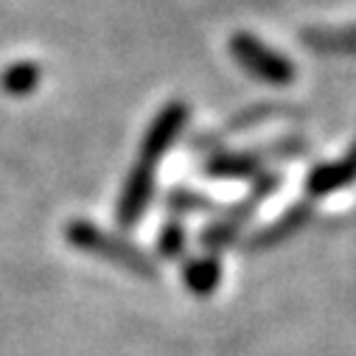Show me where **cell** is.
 I'll use <instances>...</instances> for the list:
<instances>
[{
    "instance_id": "cell-12",
    "label": "cell",
    "mask_w": 356,
    "mask_h": 356,
    "mask_svg": "<svg viewBox=\"0 0 356 356\" xmlns=\"http://www.w3.org/2000/svg\"><path fill=\"white\" fill-rule=\"evenodd\" d=\"M40 76H42L40 65L15 62L3 70V76H0V87H3V93H9V96H29L40 87Z\"/></svg>"
},
{
    "instance_id": "cell-7",
    "label": "cell",
    "mask_w": 356,
    "mask_h": 356,
    "mask_svg": "<svg viewBox=\"0 0 356 356\" xmlns=\"http://www.w3.org/2000/svg\"><path fill=\"white\" fill-rule=\"evenodd\" d=\"M264 171L261 157L250 152H230V149H216L202 165V174L211 180H252Z\"/></svg>"
},
{
    "instance_id": "cell-10",
    "label": "cell",
    "mask_w": 356,
    "mask_h": 356,
    "mask_svg": "<svg viewBox=\"0 0 356 356\" xmlns=\"http://www.w3.org/2000/svg\"><path fill=\"white\" fill-rule=\"evenodd\" d=\"M300 42L317 54H356V23L342 29H309Z\"/></svg>"
},
{
    "instance_id": "cell-15",
    "label": "cell",
    "mask_w": 356,
    "mask_h": 356,
    "mask_svg": "<svg viewBox=\"0 0 356 356\" xmlns=\"http://www.w3.org/2000/svg\"><path fill=\"white\" fill-rule=\"evenodd\" d=\"M186 241H188V236H186V227H183V222H177V219H171V222H165L163 225V230H160V236H157V252L163 255V258H180L183 252H186Z\"/></svg>"
},
{
    "instance_id": "cell-13",
    "label": "cell",
    "mask_w": 356,
    "mask_h": 356,
    "mask_svg": "<svg viewBox=\"0 0 356 356\" xmlns=\"http://www.w3.org/2000/svg\"><path fill=\"white\" fill-rule=\"evenodd\" d=\"M219 205L205 197L202 191H191V188H171L165 194V211L174 216H188V213H213Z\"/></svg>"
},
{
    "instance_id": "cell-9",
    "label": "cell",
    "mask_w": 356,
    "mask_h": 356,
    "mask_svg": "<svg viewBox=\"0 0 356 356\" xmlns=\"http://www.w3.org/2000/svg\"><path fill=\"white\" fill-rule=\"evenodd\" d=\"M183 284L191 295H200V298H208L219 289L222 284V261L219 255L208 252V255H200V258H188L186 266H183Z\"/></svg>"
},
{
    "instance_id": "cell-6",
    "label": "cell",
    "mask_w": 356,
    "mask_h": 356,
    "mask_svg": "<svg viewBox=\"0 0 356 356\" xmlns=\"http://www.w3.org/2000/svg\"><path fill=\"white\" fill-rule=\"evenodd\" d=\"M255 208H258V202H252L250 197H247L241 205H233L222 219H216V222H211L208 227H202V233H200V244H202L208 252L219 255L225 247H230V244L241 236V227L252 219Z\"/></svg>"
},
{
    "instance_id": "cell-16",
    "label": "cell",
    "mask_w": 356,
    "mask_h": 356,
    "mask_svg": "<svg viewBox=\"0 0 356 356\" xmlns=\"http://www.w3.org/2000/svg\"><path fill=\"white\" fill-rule=\"evenodd\" d=\"M281 188V174L275 171H261L258 177H252V188H250V200L252 202H264V200H270L275 191Z\"/></svg>"
},
{
    "instance_id": "cell-3",
    "label": "cell",
    "mask_w": 356,
    "mask_h": 356,
    "mask_svg": "<svg viewBox=\"0 0 356 356\" xmlns=\"http://www.w3.org/2000/svg\"><path fill=\"white\" fill-rule=\"evenodd\" d=\"M186 124H188V107H186L183 102H168V104L154 115V121L149 124V129H146V135H143V140H140V154H138V160L157 165V160L174 146L177 138L183 135Z\"/></svg>"
},
{
    "instance_id": "cell-8",
    "label": "cell",
    "mask_w": 356,
    "mask_h": 356,
    "mask_svg": "<svg viewBox=\"0 0 356 356\" xmlns=\"http://www.w3.org/2000/svg\"><path fill=\"white\" fill-rule=\"evenodd\" d=\"M312 219V202H300V205H292L286 213H281L275 222H270L264 230H258L255 236L247 238V250H270V247H278L281 241H286L289 236H295L300 227H306V222Z\"/></svg>"
},
{
    "instance_id": "cell-2",
    "label": "cell",
    "mask_w": 356,
    "mask_h": 356,
    "mask_svg": "<svg viewBox=\"0 0 356 356\" xmlns=\"http://www.w3.org/2000/svg\"><path fill=\"white\" fill-rule=\"evenodd\" d=\"M230 56L258 81H266V84H292L295 81V65L289 56L278 54L275 48L264 45L258 37L247 34V31H238L230 37Z\"/></svg>"
},
{
    "instance_id": "cell-11",
    "label": "cell",
    "mask_w": 356,
    "mask_h": 356,
    "mask_svg": "<svg viewBox=\"0 0 356 356\" xmlns=\"http://www.w3.org/2000/svg\"><path fill=\"white\" fill-rule=\"evenodd\" d=\"M286 115H300V113L292 110V107H286V104L261 102V104H252V107H244L241 113H236L230 118V124H227V132H247V129L270 124L273 118H286Z\"/></svg>"
},
{
    "instance_id": "cell-4",
    "label": "cell",
    "mask_w": 356,
    "mask_h": 356,
    "mask_svg": "<svg viewBox=\"0 0 356 356\" xmlns=\"http://www.w3.org/2000/svg\"><path fill=\"white\" fill-rule=\"evenodd\" d=\"M154 174H157V168L152 163H143V160H138L129 168L121 197H118V205H115V219L121 227H135L143 219V213L154 197Z\"/></svg>"
},
{
    "instance_id": "cell-14",
    "label": "cell",
    "mask_w": 356,
    "mask_h": 356,
    "mask_svg": "<svg viewBox=\"0 0 356 356\" xmlns=\"http://www.w3.org/2000/svg\"><path fill=\"white\" fill-rule=\"evenodd\" d=\"M261 163H281V160H292V157H303L309 154V140L298 138V135H289V138H281V140H273V143H264V146H255L252 149Z\"/></svg>"
},
{
    "instance_id": "cell-1",
    "label": "cell",
    "mask_w": 356,
    "mask_h": 356,
    "mask_svg": "<svg viewBox=\"0 0 356 356\" xmlns=\"http://www.w3.org/2000/svg\"><path fill=\"white\" fill-rule=\"evenodd\" d=\"M65 238L70 247H76L81 252H90V255L118 266V270H127L138 278H157L154 258H149L138 244H132L115 233H107L87 219H73L65 227Z\"/></svg>"
},
{
    "instance_id": "cell-5",
    "label": "cell",
    "mask_w": 356,
    "mask_h": 356,
    "mask_svg": "<svg viewBox=\"0 0 356 356\" xmlns=\"http://www.w3.org/2000/svg\"><path fill=\"white\" fill-rule=\"evenodd\" d=\"M356 183V140L350 143V149L334 160V163H320L309 171L306 177V191L309 197L320 200V197H328V194H337L339 188Z\"/></svg>"
}]
</instances>
